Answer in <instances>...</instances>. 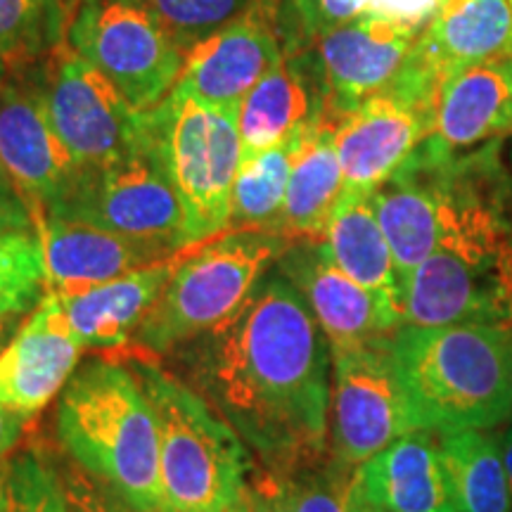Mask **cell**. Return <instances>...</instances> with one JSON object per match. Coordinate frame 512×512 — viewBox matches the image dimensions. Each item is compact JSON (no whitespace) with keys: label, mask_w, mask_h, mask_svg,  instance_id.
I'll return each mask as SVG.
<instances>
[{"label":"cell","mask_w":512,"mask_h":512,"mask_svg":"<svg viewBox=\"0 0 512 512\" xmlns=\"http://www.w3.org/2000/svg\"><path fill=\"white\" fill-rule=\"evenodd\" d=\"M275 266L304 297L330 349L358 347L401 330L373 294L330 259L323 242H294Z\"/></svg>","instance_id":"ac0fdd59"},{"label":"cell","mask_w":512,"mask_h":512,"mask_svg":"<svg viewBox=\"0 0 512 512\" xmlns=\"http://www.w3.org/2000/svg\"><path fill=\"white\" fill-rule=\"evenodd\" d=\"M266 3L273 0H259L245 17L192 46L174 88L209 105L238 110L283 55L275 31V5Z\"/></svg>","instance_id":"9a60e30c"},{"label":"cell","mask_w":512,"mask_h":512,"mask_svg":"<svg viewBox=\"0 0 512 512\" xmlns=\"http://www.w3.org/2000/svg\"><path fill=\"white\" fill-rule=\"evenodd\" d=\"M354 477L356 467L337 463L330 456L283 477L292 512H361Z\"/></svg>","instance_id":"d6a6232c"},{"label":"cell","mask_w":512,"mask_h":512,"mask_svg":"<svg viewBox=\"0 0 512 512\" xmlns=\"http://www.w3.org/2000/svg\"><path fill=\"white\" fill-rule=\"evenodd\" d=\"M512 131V55L467 64L446 76L427 140L446 155L475 150Z\"/></svg>","instance_id":"603a6c76"},{"label":"cell","mask_w":512,"mask_h":512,"mask_svg":"<svg viewBox=\"0 0 512 512\" xmlns=\"http://www.w3.org/2000/svg\"><path fill=\"white\" fill-rule=\"evenodd\" d=\"M444 3L446 0H373L368 15L394 19V22L422 31Z\"/></svg>","instance_id":"d590c367"},{"label":"cell","mask_w":512,"mask_h":512,"mask_svg":"<svg viewBox=\"0 0 512 512\" xmlns=\"http://www.w3.org/2000/svg\"><path fill=\"white\" fill-rule=\"evenodd\" d=\"M178 351L266 472L290 477L328 458L332 349L283 273L268 271L233 318Z\"/></svg>","instance_id":"6da1fadb"},{"label":"cell","mask_w":512,"mask_h":512,"mask_svg":"<svg viewBox=\"0 0 512 512\" xmlns=\"http://www.w3.org/2000/svg\"><path fill=\"white\" fill-rule=\"evenodd\" d=\"M434 105L389 86L344 114L335 124V145L344 192H373L411 159L432 133Z\"/></svg>","instance_id":"5bb4252c"},{"label":"cell","mask_w":512,"mask_h":512,"mask_svg":"<svg viewBox=\"0 0 512 512\" xmlns=\"http://www.w3.org/2000/svg\"><path fill=\"white\" fill-rule=\"evenodd\" d=\"M67 29L64 0H0V60L17 64L48 55Z\"/></svg>","instance_id":"f1b7e54d"},{"label":"cell","mask_w":512,"mask_h":512,"mask_svg":"<svg viewBox=\"0 0 512 512\" xmlns=\"http://www.w3.org/2000/svg\"><path fill=\"white\" fill-rule=\"evenodd\" d=\"M8 465V512H72L60 470L41 448H24Z\"/></svg>","instance_id":"836d02e7"},{"label":"cell","mask_w":512,"mask_h":512,"mask_svg":"<svg viewBox=\"0 0 512 512\" xmlns=\"http://www.w3.org/2000/svg\"><path fill=\"white\" fill-rule=\"evenodd\" d=\"M337 117L325 114L313 126L287 183L278 233L292 242H323L344 195V174L335 145Z\"/></svg>","instance_id":"484cf974"},{"label":"cell","mask_w":512,"mask_h":512,"mask_svg":"<svg viewBox=\"0 0 512 512\" xmlns=\"http://www.w3.org/2000/svg\"><path fill=\"white\" fill-rule=\"evenodd\" d=\"M48 290H76L169 261L181 252L169 242L138 240L83 221L36 216Z\"/></svg>","instance_id":"44dd1931"},{"label":"cell","mask_w":512,"mask_h":512,"mask_svg":"<svg viewBox=\"0 0 512 512\" xmlns=\"http://www.w3.org/2000/svg\"><path fill=\"white\" fill-rule=\"evenodd\" d=\"M60 475L72 512H138L76 463L64 465Z\"/></svg>","instance_id":"e575fe53"},{"label":"cell","mask_w":512,"mask_h":512,"mask_svg":"<svg viewBox=\"0 0 512 512\" xmlns=\"http://www.w3.org/2000/svg\"><path fill=\"white\" fill-rule=\"evenodd\" d=\"M143 114L147 138L181 197L188 247L219 238L230 226L242 164L238 110L171 88Z\"/></svg>","instance_id":"52a82bcc"},{"label":"cell","mask_w":512,"mask_h":512,"mask_svg":"<svg viewBox=\"0 0 512 512\" xmlns=\"http://www.w3.org/2000/svg\"><path fill=\"white\" fill-rule=\"evenodd\" d=\"M178 48L192 46L245 17L259 0H143Z\"/></svg>","instance_id":"1f68e13d"},{"label":"cell","mask_w":512,"mask_h":512,"mask_svg":"<svg viewBox=\"0 0 512 512\" xmlns=\"http://www.w3.org/2000/svg\"><path fill=\"white\" fill-rule=\"evenodd\" d=\"M83 354L55 294L46 292L0 351V401L34 418L72 380Z\"/></svg>","instance_id":"e0dca14e"},{"label":"cell","mask_w":512,"mask_h":512,"mask_svg":"<svg viewBox=\"0 0 512 512\" xmlns=\"http://www.w3.org/2000/svg\"><path fill=\"white\" fill-rule=\"evenodd\" d=\"M46 287V259L36 230L0 235V318L34 311Z\"/></svg>","instance_id":"f546056e"},{"label":"cell","mask_w":512,"mask_h":512,"mask_svg":"<svg viewBox=\"0 0 512 512\" xmlns=\"http://www.w3.org/2000/svg\"><path fill=\"white\" fill-rule=\"evenodd\" d=\"M8 477H10V465H8V460H5V463L0 465V512H8V508H10Z\"/></svg>","instance_id":"7bdbcfd3"},{"label":"cell","mask_w":512,"mask_h":512,"mask_svg":"<svg viewBox=\"0 0 512 512\" xmlns=\"http://www.w3.org/2000/svg\"><path fill=\"white\" fill-rule=\"evenodd\" d=\"M510 164H512V147H510Z\"/></svg>","instance_id":"bcb514c9"},{"label":"cell","mask_w":512,"mask_h":512,"mask_svg":"<svg viewBox=\"0 0 512 512\" xmlns=\"http://www.w3.org/2000/svg\"><path fill=\"white\" fill-rule=\"evenodd\" d=\"M29 230H36L34 209L0 171V235L29 233Z\"/></svg>","instance_id":"8d00e7d4"},{"label":"cell","mask_w":512,"mask_h":512,"mask_svg":"<svg viewBox=\"0 0 512 512\" xmlns=\"http://www.w3.org/2000/svg\"><path fill=\"white\" fill-rule=\"evenodd\" d=\"M505 55H512V0H446L420 31L392 86L437 102L446 76Z\"/></svg>","instance_id":"4fadbf2b"},{"label":"cell","mask_w":512,"mask_h":512,"mask_svg":"<svg viewBox=\"0 0 512 512\" xmlns=\"http://www.w3.org/2000/svg\"><path fill=\"white\" fill-rule=\"evenodd\" d=\"M328 114V83L316 48L283 50L238 107L242 159L316 126Z\"/></svg>","instance_id":"d6986e66"},{"label":"cell","mask_w":512,"mask_h":512,"mask_svg":"<svg viewBox=\"0 0 512 512\" xmlns=\"http://www.w3.org/2000/svg\"><path fill=\"white\" fill-rule=\"evenodd\" d=\"M81 3H83V0H64V5H67V12L72 17H74V12H76V8H79Z\"/></svg>","instance_id":"ee69618b"},{"label":"cell","mask_w":512,"mask_h":512,"mask_svg":"<svg viewBox=\"0 0 512 512\" xmlns=\"http://www.w3.org/2000/svg\"><path fill=\"white\" fill-rule=\"evenodd\" d=\"M46 214L91 223L128 238L169 242L176 249L188 247L181 197L147 133L143 145L131 155L81 169L62 202Z\"/></svg>","instance_id":"9c48e42d"},{"label":"cell","mask_w":512,"mask_h":512,"mask_svg":"<svg viewBox=\"0 0 512 512\" xmlns=\"http://www.w3.org/2000/svg\"><path fill=\"white\" fill-rule=\"evenodd\" d=\"M458 512H512V494L496 434L460 430L439 434Z\"/></svg>","instance_id":"4316f807"},{"label":"cell","mask_w":512,"mask_h":512,"mask_svg":"<svg viewBox=\"0 0 512 512\" xmlns=\"http://www.w3.org/2000/svg\"><path fill=\"white\" fill-rule=\"evenodd\" d=\"M57 437L72 463L138 512H164L155 408L114 356L81 366L57 399Z\"/></svg>","instance_id":"277c9868"},{"label":"cell","mask_w":512,"mask_h":512,"mask_svg":"<svg viewBox=\"0 0 512 512\" xmlns=\"http://www.w3.org/2000/svg\"><path fill=\"white\" fill-rule=\"evenodd\" d=\"M373 0H275V31L283 50L311 48L320 36L368 15Z\"/></svg>","instance_id":"4dcf8cb0"},{"label":"cell","mask_w":512,"mask_h":512,"mask_svg":"<svg viewBox=\"0 0 512 512\" xmlns=\"http://www.w3.org/2000/svg\"><path fill=\"white\" fill-rule=\"evenodd\" d=\"M0 171L34 216L60 204L81 171L50 124L38 69L0 81Z\"/></svg>","instance_id":"7c38bea8"},{"label":"cell","mask_w":512,"mask_h":512,"mask_svg":"<svg viewBox=\"0 0 512 512\" xmlns=\"http://www.w3.org/2000/svg\"><path fill=\"white\" fill-rule=\"evenodd\" d=\"M498 147L441 166V238L408 280L403 325L512 328V176Z\"/></svg>","instance_id":"7a4b0ae2"},{"label":"cell","mask_w":512,"mask_h":512,"mask_svg":"<svg viewBox=\"0 0 512 512\" xmlns=\"http://www.w3.org/2000/svg\"><path fill=\"white\" fill-rule=\"evenodd\" d=\"M19 318L22 316H5L0 318V351L8 347V342L15 337V332L19 328Z\"/></svg>","instance_id":"b9f144b4"},{"label":"cell","mask_w":512,"mask_h":512,"mask_svg":"<svg viewBox=\"0 0 512 512\" xmlns=\"http://www.w3.org/2000/svg\"><path fill=\"white\" fill-rule=\"evenodd\" d=\"M323 245L330 259L351 280L373 294L396 328H403L406 290L377 221L370 192H344L330 219Z\"/></svg>","instance_id":"d4e9b609"},{"label":"cell","mask_w":512,"mask_h":512,"mask_svg":"<svg viewBox=\"0 0 512 512\" xmlns=\"http://www.w3.org/2000/svg\"><path fill=\"white\" fill-rule=\"evenodd\" d=\"M8 74V64H5L3 60H0V81H3V76Z\"/></svg>","instance_id":"f6af8a7d"},{"label":"cell","mask_w":512,"mask_h":512,"mask_svg":"<svg viewBox=\"0 0 512 512\" xmlns=\"http://www.w3.org/2000/svg\"><path fill=\"white\" fill-rule=\"evenodd\" d=\"M292 245L271 230L240 228L176 256L174 271L131 344L164 356L216 330L242 309Z\"/></svg>","instance_id":"8992f818"},{"label":"cell","mask_w":512,"mask_h":512,"mask_svg":"<svg viewBox=\"0 0 512 512\" xmlns=\"http://www.w3.org/2000/svg\"><path fill=\"white\" fill-rule=\"evenodd\" d=\"M311 131L313 126L294 133L283 143L268 147L259 155L242 159L233 188L230 226H235V230L252 228L278 233L292 166L297 162L299 152L304 150Z\"/></svg>","instance_id":"83f0119b"},{"label":"cell","mask_w":512,"mask_h":512,"mask_svg":"<svg viewBox=\"0 0 512 512\" xmlns=\"http://www.w3.org/2000/svg\"><path fill=\"white\" fill-rule=\"evenodd\" d=\"M494 434H496L498 448H501L505 475H508L510 494H512V422H505V425H501V430L494 432Z\"/></svg>","instance_id":"ab89813d"},{"label":"cell","mask_w":512,"mask_h":512,"mask_svg":"<svg viewBox=\"0 0 512 512\" xmlns=\"http://www.w3.org/2000/svg\"><path fill=\"white\" fill-rule=\"evenodd\" d=\"M128 366L143 382L159 430L164 512H226L249 484L245 441L204 396L152 354L131 351Z\"/></svg>","instance_id":"5b68a950"},{"label":"cell","mask_w":512,"mask_h":512,"mask_svg":"<svg viewBox=\"0 0 512 512\" xmlns=\"http://www.w3.org/2000/svg\"><path fill=\"white\" fill-rule=\"evenodd\" d=\"M444 155L430 140H422L411 159L392 178L370 192L384 238L392 249L403 290L441 238V166Z\"/></svg>","instance_id":"ffe728a7"},{"label":"cell","mask_w":512,"mask_h":512,"mask_svg":"<svg viewBox=\"0 0 512 512\" xmlns=\"http://www.w3.org/2000/svg\"><path fill=\"white\" fill-rule=\"evenodd\" d=\"M392 337L332 349L328 456L337 463L358 467L415 430L394 368Z\"/></svg>","instance_id":"8fae6325"},{"label":"cell","mask_w":512,"mask_h":512,"mask_svg":"<svg viewBox=\"0 0 512 512\" xmlns=\"http://www.w3.org/2000/svg\"><path fill=\"white\" fill-rule=\"evenodd\" d=\"M418 36L420 29L377 15H361L320 36L313 48L328 83V114L344 117L392 86Z\"/></svg>","instance_id":"2e32d148"},{"label":"cell","mask_w":512,"mask_h":512,"mask_svg":"<svg viewBox=\"0 0 512 512\" xmlns=\"http://www.w3.org/2000/svg\"><path fill=\"white\" fill-rule=\"evenodd\" d=\"M256 498H259L261 512H292V505L287 501L285 482L280 475L264 472L256 482H252Z\"/></svg>","instance_id":"74e56055"},{"label":"cell","mask_w":512,"mask_h":512,"mask_svg":"<svg viewBox=\"0 0 512 512\" xmlns=\"http://www.w3.org/2000/svg\"><path fill=\"white\" fill-rule=\"evenodd\" d=\"M27 422V415L12 411L10 406H5V403L0 401V465H3L5 460H10L8 456L12 453V448L19 444V439H22Z\"/></svg>","instance_id":"f35d334b"},{"label":"cell","mask_w":512,"mask_h":512,"mask_svg":"<svg viewBox=\"0 0 512 512\" xmlns=\"http://www.w3.org/2000/svg\"><path fill=\"white\" fill-rule=\"evenodd\" d=\"M48 117L81 169L136 152L145 140L143 112L119 88L62 41L38 67Z\"/></svg>","instance_id":"30bf717a"},{"label":"cell","mask_w":512,"mask_h":512,"mask_svg":"<svg viewBox=\"0 0 512 512\" xmlns=\"http://www.w3.org/2000/svg\"><path fill=\"white\" fill-rule=\"evenodd\" d=\"M361 512H458L437 432L413 430L356 467Z\"/></svg>","instance_id":"7402d4cb"},{"label":"cell","mask_w":512,"mask_h":512,"mask_svg":"<svg viewBox=\"0 0 512 512\" xmlns=\"http://www.w3.org/2000/svg\"><path fill=\"white\" fill-rule=\"evenodd\" d=\"M226 512H261V505H259V498H256V491L252 482L247 484L245 494L240 496V501L233 505V508H228Z\"/></svg>","instance_id":"60d3db41"},{"label":"cell","mask_w":512,"mask_h":512,"mask_svg":"<svg viewBox=\"0 0 512 512\" xmlns=\"http://www.w3.org/2000/svg\"><path fill=\"white\" fill-rule=\"evenodd\" d=\"M174 264L176 256L107 283L50 292L55 294L69 330L83 349L121 351L136 339V332L162 294Z\"/></svg>","instance_id":"cb8c5ba5"},{"label":"cell","mask_w":512,"mask_h":512,"mask_svg":"<svg viewBox=\"0 0 512 512\" xmlns=\"http://www.w3.org/2000/svg\"><path fill=\"white\" fill-rule=\"evenodd\" d=\"M392 356L415 430H496L512 418V328L403 325Z\"/></svg>","instance_id":"3957f363"},{"label":"cell","mask_w":512,"mask_h":512,"mask_svg":"<svg viewBox=\"0 0 512 512\" xmlns=\"http://www.w3.org/2000/svg\"><path fill=\"white\" fill-rule=\"evenodd\" d=\"M67 43L138 112L159 105L183 72L185 53L143 0H83Z\"/></svg>","instance_id":"ba28073f"}]
</instances>
